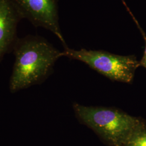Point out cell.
<instances>
[{
    "instance_id": "1",
    "label": "cell",
    "mask_w": 146,
    "mask_h": 146,
    "mask_svg": "<svg viewBox=\"0 0 146 146\" xmlns=\"http://www.w3.org/2000/svg\"><path fill=\"white\" fill-rule=\"evenodd\" d=\"M14 49L15 61L11 80L13 92L42 80L52 70L55 62L63 56V52L36 36L17 38Z\"/></svg>"
},
{
    "instance_id": "2",
    "label": "cell",
    "mask_w": 146,
    "mask_h": 146,
    "mask_svg": "<svg viewBox=\"0 0 146 146\" xmlns=\"http://www.w3.org/2000/svg\"><path fill=\"white\" fill-rule=\"evenodd\" d=\"M79 121L112 146H123L142 119L113 107L85 106L75 104Z\"/></svg>"
},
{
    "instance_id": "3",
    "label": "cell",
    "mask_w": 146,
    "mask_h": 146,
    "mask_svg": "<svg viewBox=\"0 0 146 146\" xmlns=\"http://www.w3.org/2000/svg\"><path fill=\"white\" fill-rule=\"evenodd\" d=\"M63 56L78 60L106 77L115 81L131 84L136 69L140 66L135 55H119L104 50L64 47Z\"/></svg>"
},
{
    "instance_id": "4",
    "label": "cell",
    "mask_w": 146,
    "mask_h": 146,
    "mask_svg": "<svg viewBox=\"0 0 146 146\" xmlns=\"http://www.w3.org/2000/svg\"><path fill=\"white\" fill-rule=\"evenodd\" d=\"M22 19L52 32L67 46L59 25L58 0H12Z\"/></svg>"
},
{
    "instance_id": "5",
    "label": "cell",
    "mask_w": 146,
    "mask_h": 146,
    "mask_svg": "<svg viewBox=\"0 0 146 146\" xmlns=\"http://www.w3.org/2000/svg\"><path fill=\"white\" fill-rule=\"evenodd\" d=\"M22 17L12 0H0V60L17 40V28Z\"/></svg>"
},
{
    "instance_id": "6",
    "label": "cell",
    "mask_w": 146,
    "mask_h": 146,
    "mask_svg": "<svg viewBox=\"0 0 146 146\" xmlns=\"http://www.w3.org/2000/svg\"><path fill=\"white\" fill-rule=\"evenodd\" d=\"M123 146H146V123L142 120Z\"/></svg>"
},
{
    "instance_id": "7",
    "label": "cell",
    "mask_w": 146,
    "mask_h": 146,
    "mask_svg": "<svg viewBox=\"0 0 146 146\" xmlns=\"http://www.w3.org/2000/svg\"><path fill=\"white\" fill-rule=\"evenodd\" d=\"M121 1H122V2H123V5H125V6L126 9L129 12V13L130 14V15H131V16L132 17V18H133V20H134V22H135V23L136 25H137V28H139V31H140L141 32V34H142V36H143V39H144V41H145V50H144V52H143V56H142V58H141V60H140L139 62H140V66H142V67H144V68H146V33H145V32L142 29V28H141V26H140V25H139V22H138V21H137V20L136 19L135 17H134V16L133 15V14H132L131 11V10L129 9V7H128L127 6V4L125 3V2L123 0H121Z\"/></svg>"
}]
</instances>
